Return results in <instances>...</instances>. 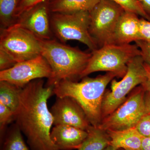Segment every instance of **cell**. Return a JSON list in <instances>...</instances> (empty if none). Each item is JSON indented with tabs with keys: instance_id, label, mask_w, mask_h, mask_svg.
Instances as JSON below:
<instances>
[{
	"instance_id": "cell-14",
	"label": "cell",
	"mask_w": 150,
	"mask_h": 150,
	"mask_svg": "<svg viewBox=\"0 0 150 150\" xmlns=\"http://www.w3.org/2000/svg\"><path fill=\"white\" fill-rule=\"evenodd\" d=\"M139 16L129 12L124 11L119 18L113 35L112 43L131 44L142 40L140 31Z\"/></svg>"
},
{
	"instance_id": "cell-25",
	"label": "cell",
	"mask_w": 150,
	"mask_h": 150,
	"mask_svg": "<svg viewBox=\"0 0 150 150\" xmlns=\"http://www.w3.org/2000/svg\"><path fill=\"white\" fill-rule=\"evenodd\" d=\"M135 43L141 51L144 62L150 67V43L144 40H138Z\"/></svg>"
},
{
	"instance_id": "cell-15",
	"label": "cell",
	"mask_w": 150,
	"mask_h": 150,
	"mask_svg": "<svg viewBox=\"0 0 150 150\" xmlns=\"http://www.w3.org/2000/svg\"><path fill=\"white\" fill-rule=\"evenodd\" d=\"M110 138V145L115 149L125 150H142L144 137L139 134L136 127L120 130L106 131Z\"/></svg>"
},
{
	"instance_id": "cell-10",
	"label": "cell",
	"mask_w": 150,
	"mask_h": 150,
	"mask_svg": "<svg viewBox=\"0 0 150 150\" xmlns=\"http://www.w3.org/2000/svg\"><path fill=\"white\" fill-rule=\"evenodd\" d=\"M52 70L42 55L34 59L18 62L13 67L0 71V81H5L20 88L30 82L46 78L49 79Z\"/></svg>"
},
{
	"instance_id": "cell-26",
	"label": "cell",
	"mask_w": 150,
	"mask_h": 150,
	"mask_svg": "<svg viewBox=\"0 0 150 150\" xmlns=\"http://www.w3.org/2000/svg\"><path fill=\"white\" fill-rule=\"evenodd\" d=\"M45 1L46 0H21L17 10L16 19L25 11Z\"/></svg>"
},
{
	"instance_id": "cell-13",
	"label": "cell",
	"mask_w": 150,
	"mask_h": 150,
	"mask_svg": "<svg viewBox=\"0 0 150 150\" xmlns=\"http://www.w3.org/2000/svg\"><path fill=\"white\" fill-rule=\"evenodd\" d=\"M87 135V131L66 125L55 126L51 133V140L59 150H77Z\"/></svg>"
},
{
	"instance_id": "cell-20",
	"label": "cell",
	"mask_w": 150,
	"mask_h": 150,
	"mask_svg": "<svg viewBox=\"0 0 150 150\" xmlns=\"http://www.w3.org/2000/svg\"><path fill=\"white\" fill-rule=\"evenodd\" d=\"M21 0H0L1 29L11 26L16 21L17 10Z\"/></svg>"
},
{
	"instance_id": "cell-4",
	"label": "cell",
	"mask_w": 150,
	"mask_h": 150,
	"mask_svg": "<svg viewBox=\"0 0 150 150\" xmlns=\"http://www.w3.org/2000/svg\"><path fill=\"white\" fill-rule=\"evenodd\" d=\"M91 54L80 79L98 71L113 73L117 77L123 78L127 72L128 63L141 55V52L136 44L110 43L92 51Z\"/></svg>"
},
{
	"instance_id": "cell-17",
	"label": "cell",
	"mask_w": 150,
	"mask_h": 150,
	"mask_svg": "<svg viewBox=\"0 0 150 150\" xmlns=\"http://www.w3.org/2000/svg\"><path fill=\"white\" fill-rule=\"evenodd\" d=\"M88 135L77 150H104L110 145V138L106 131L99 127L92 126Z\"/></svg>"
},
{
	"instance_id": "cell-28",
	"label": "cell",
	"mask_w": 150,
	"mask_h": 150,
	"mask_svg": "<svg viewBox=\"0 0 150 150\" xmlns=\"http://www.w3.org/2000/svg\"><path fill=\"white\" fill-rule=\"evenodd\" d=\"M144 67L146 73V79L144 82L141 85L146 91L150 93V67L145 63Z\"/></svg>"
},
{
	"instance_id": "cell-16",
	"label": "cell",
	"mask_w": 150,
	"mask_h": 150,
	"mask_svg": "<svg viewBox=\"0 0 150 150\" xmlns=\"http://www.w3.org/2000/svg\"><path fill=\"white\" fill-rule=\"evenodd\" d=\"M101 0H53L49 2L52 13H72L90 12Z\"/></svg>"
},
{
	"instance_id": "cell-9",
	"label": "cell",
	"mask_w": 150,
	"mask_h": 150,
	"mask_svg": "<svg viewBox=\"0 0 150 150\" xmlns=\"http://www.w3.org/2000/svg\"><path fill=\"white\" fill-rule=\"evenodd\" d=\"M124 11L111 0H101L89 12V32L98 48L112 43L115 28Z\"/></svg>"
},
{
	"instance_id": "cell-2",
	"label": "cell",
	"mask_w": 150,
	"mask_h": 150,
	"mask_svg": "<svg viewBox=\"0 0 150 150\" xmlns=\"http://www.w3.org/2000/svg\"><path fill=\"white\" fill-rule=\"evenodd\" d=\"M107 72L95 78L86 76L80 82L64 80L54 86V94L58 97L72 98L82 108L92 126L98 127L102 121V104L105 89L116 77Z\"/></svg>"
},
{
	"instance_id": "cell-5",
	"label": "cell",
	"mask_w": 150,
	"mask_h": 150,
	"mask_svg": "<svg viewBox=\"0 0 150 150\" xmlns=\"http://www.w3.org/2000/svg\"><path fill=\"white\" fill-rule=\"evenodd\" d=\"M146 73L144 62L141 55L131 59L121 81H111V91H105L102 104V120L122 104L132 91L146 81Z\"/></svg>"
},
{
	"instance_id": "cell-18",
	"label": "cell",
	"mask_w": 150,
	"mask_h": 150,
	"mask_svg": "<svg viewBox=\"0 0 150 150\" xmlns=\"http://www.w3.org/2000/svg\"><path fill=\"white\" fill-rule=\"evenodd\" d=\"M21 88L5 81H0V103L15 113L20 104Z\"/></svg>"
},
{
	"instance_id": "cell-21",
	"label": "cell",
	"mask_w": 150,
	"mask_h": 150,
	"mask_svg": "<svg viewBox=\"0 0 150 150\" xmlns=\"http://www.w3.org/2000/svg\"><path fill=\"white\" fill-rule=\"evenodd\" d=\"M120 6L125 11L133 13L150 21V18L142 7L139 0H111Z\"/></svg>"
},
{
	"instance_id": "cell-7",
	"label": "cell",
	"mask_w": 150,
	"mask_h": 150,
	"mask_svg": "<svg viewBox=\"0 0 150 150\" xmlns=\"http://www.w3.org/2000/svg\"><path fill=\"white\" fill-rule=\"evenodd\" d=\"M145 93L146 91L142 85L137 87L115 111L103 119L98 127L105 131H120L135 127L147 112Z\"/></svg>"
},
{
	"instance_id": "cell-12",
	"label": "cell",
	"mask_w": 150,
	"mask_h": 150,
	"mask_svg": "<svg viewBox=\"0 0 150 150\" xmlns=\"http://www.w3.org/2000/svg\"><path fill=\"white\" fill-rule=\"evenodd\" d=\"M49 2L46 0L21 15L14 24L27 30L40 40L52 39Z\"/></svg>"
},
{
	"instance_id": "cell-32",
	"label": "cell",
	"mask_w": 150,
	"mask_h": 150,
	"mask_svg": "<svg viewBox=\"0 0 150 150\" xmlns=\"http://www.w3.org/2000/svg\"><path fill=\"white\" fill-rule=\"evenodd\" d=\"M104 150H118L115 149V148L112 147V146L109 145L108 146L105 148Z\"/></svg>"
},
{
	"instance_id": "cell-11",
	"label": "cell",
	"mask_w": 150,
	"mask_h": 150,
	"mask_svg": "<svg viewBox=\"0 0 150 150\" xmlns=\"http://www.w3.org/2000/svg\"><path fill=\"white\" fill-rule=\"evenodd\" d=\"M50 110L54 126H72L86 131L92 126L82 108L70 97H56V101Z\"/></svg>"
},
{
	"instance_id": "cell-22",
	"label": "cell",
	"mask_w": 150,
	"mask_h": 150,
	"mask_svg": "<svg viewBox=\"0 0 150 150\" xmlns=\"http://www.w3.org/2000/svg\"><path fill=\"white\" fill-rule=\"evenodd\" d=\"M14 113L10 108L0 103V138L2 142L6 133V127L12 120H14Z\"/></svg>"
},
{
	"instance_id": "cell-8",
	"label": "cell",
	"mask_w": 150,
	"mask_h": 150,
	"mask_svg": "<svg viewBox=\"0 0 150 150\" xmlns=\"http://www.w3.org/2000/svg\"><path fill=\"white\" fill-rule=\"evenodd\" d=\"M40 41L31 32L15 24L1 29L0 49L6 52L17 63L41 55Z\"/></svg>"
},
{
	"instance_id": "cell-3",
	"label": "cell",
	"mask_w": 150,
	"mask_h": 150,
	"mask_svg": "<svg viewBox=\"0 0 150 150\" xmlns=\"http://www.w3.org/2000/svg\"><path fill=\"white\" fill-rule=\"evenodd\" d=\"M41 55L52 70L46 85L54 86L64 80L76 81L80 79L88 64L91 53L81 51L54 39L40 40Z\"/></svg>"
},
{
	"instance_id": "cell-33",
	"label": "cell",
	"mask_w": 150,
	"mask_h": 150,
	"mask_svg": "<svg viewBox=\"0 0 150 150\" xmlns=\"http://www.w3.org/2000/svg\"><path fill=\"white\" fill-rule=\"evenodd\" d=\"M53 1V0H48V1L49 2H50L51 1Z\"/></svg>"
},
{
	"instance_id": "cell-30",
	"label": "cell",
	"mask_w": 150,
	"mask_h": 150,
	"mask_svg": "<svg viewBox=\"0 0 150 150\" xmlns=\"http://www.w3.org/2000/svg\"><path fill=\"white\" fill-rule=\"evenodd\" d=\"M142 150H150V138L144 137L142 143Z\"/></svg>"
},
{
	"instance_id": "cell-31",
	"label": "cell",
	"mask_w": 150,
	"mask_h": 150,
	"mask_svg": "<svg viewBox=\"0 0 150 150\" xmlns=\"http://www.w3.org/2000/svg\"><path fill=\"white\" fill-rule=\"evenodd\" d=\"M145 103L147 112L150 114V93L146 91L145 95Z\"/></svg>"
},
{
	"instance_id": "cell-1",
	"label": "cell",
	"mask_w": 150,
	"mask_h": 150,
	"mask_svg": "<svg viewBox=\"0 0 150 150\" xmlns=\"http://www.w3.org/2000/svg\"><path fill=\"white\" fill-rule=\"evenodd\" d=\"M54 86L44 84L42 79L30 82L21 88L15 123L24 134L31 150H59L51 137L54 119L48 108V99Z\"/></svg>"
},
{
	"instance_id": "cell-27",
	"label": "cell",
	"mask_w": 150,
	"mask_h": 150,
	"mask_svg": "<svg viewBox=\"0 0 150 150\" xmlns=\"http://www.w3.org/2000/svg\"><path fill=\"white\" fill-rule=\"evenodd\" d=\"M140 31L142 40L150 43V21L140 18Z\"/></svg>"
},
{
	"instance_id": "cell-29",
	"label": "cell",
	"mask_w": 150,
	"mask_h": 150,
	"mask_svg": "<svg viewBox=\"0 0 150 150\" xmlns=\"http://www.w3.org/2000/svg\"><path fill=\"white\" fill-rule=\"evenodd\" d=\"M144 11L150 18V0H139Z\"/></svg>"
},
{
	"instance_id": "cell-19",
	"label": "cell",
	"mask_w": 150,
	"mask_h": 150,
	"mask_svg": "<svg viewBox=\"0 0 150 150\" xmlns=\"http://www.w3.org/2000/svg\"><path fill=\"white\" fill-rule=\"evenodd\" d=\"M20 129L16 123L6 131L1 150H31L25 142Z\"/></svg>"
},
{
	"instance_id": "cell-24",
	"label": "cell",
	"mask_w": 150,
	"mask_h": 150,
	"mask_svg": "<svg viewBox=\"0 0 150 150\" xmlns=\"http://www.w3.org/2000/svg\"><path fill=\"white\" fill-rule=\"evenodd\" d=\"M16 63L8 54L0 49V71L10 69Z\"/></svg>"
},
{
	"instance_id": "cell-23",
	"label": "cell",
	"mask_w": 150,
	"mask_h": 150,
	"mask_svg": "<svg viewBox=\"0 0 150 150\" xmlns=\"http://www.w3.org/2000/svg\"><path fill=\"white\" fill-rule=\"evenodd\" d=\"M136 129L144 137L150 138V114L147 112L137 123Z\"/></svg>"
},
{
	"instance_id": "cell-34",
	"label": "cell",
	"mask_w": 150,
	"mask_h": 150,
	"mask_svg": "<svg viewBox=\"0 0 150 150\" xmlns=\"http://www.w3.org/2000/svg\"></svg>"
},
{
	"instance_id": "cell-6",
	"label": "cell",
	"mask_w": 150,
	"mask_h": 150,
	"mask_svg": "<svg viewBox=\"0 0 150 150\" xmlns=\"http://www.w3.org/2000/svg\"><path fill=\"white\" fill-rule=\"evenodd\" d=\"M51 30L60 42L77 40L92 51L98 48L89 32V12L72 13H55L50 17Z\"/></svg>"
}]
</instances>
